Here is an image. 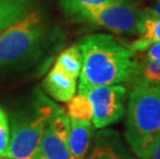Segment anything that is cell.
Returning a JSON list of instances; mask_svg holds the SVG:
<instances>
[{"label": "cell", "instance_id": "obj_1", "mask_svg": "<svg viewBox=\"0 0 160 159\" xmlns=\"http://www.w3.org/2000/svg\"><path fill=\"white\" fill-rule=\"evenodd\" d=\"M78 46L83 56L79 92L91 87L120 85L134 81L139 63L134 59L131 49L113 35H87Z\"/></svg>", "mask_w": 160, "mask_h": 159}, {"label": "cell", "instance_id": "obj_2", "mask_svg": "<svg viewBox=\"0 0 160 159\" xmlns=\"http://www.w3.org/2000/svg\"><path fill=\"white\" fill-rule=\"evenodd\" d=\"M160 137V84H138L130 92L124 137L138 158L146 159Z\"/></svg>", "mask_w": 160, "mask_h": 159}, {"label": "cell", "instance_id": "obj_3", "mask_svg": "<svg viewBox=\"0 0 160 159\" xmlns=\"http://www.w3.org/2000/svg\"><path fill=\"white\" fill-rule=\"evenodd\" d=\"M57 104L37 91L33 102L11 117V144L8 158L35 159L43 131Z\"/></svg>", "mask_w": 160, "mask_h": 159}, {"label": "cell", "instance_id": "obj_4", "mask_svg": "<svg viewBox=\"0 0 160 159\" xmlns=\"http://www.w3.org/2000/svg\"><path fill=\"white\" fill-rule=\"evenodd\" d=\"M47 29L42 16L29 12L0 34V70L23 63L45 40Z\"/></svg>", "mask_w": 160, "mask_h": 159}, {"label": "cell", "instance_id": "obj_5", "mask_svg": "<svg viewBox=\"0 0 160 159\" xmlns=\"http://www.w3.org/2000/svg\"><path fill=\"white\" fill-rule=\"evenodd\" d=\"M144 11L126 0L108 3L73 13L76 18L93 25L103 27L119 34L133 35L138 33V25Z\"/></svg>", "mask_w": 160, "mask_h": 159}, {"label": "cell", "instance_id": "obj_6", "mask_svg": "<svg viewBox=\"0 0 160 159\" xmlns=\"http://www.w3.org/2000/svg\"><path fill=\"white\" fill-rule=\"evenodd\" d=\"M86 95L92 106L94 128H104L118 122L125 113L126 88L122 85L91 87L79 92Z\"/></svg>", "mask_w": 160, "mask_h": 159}, {"label": "cell", "instance_id": "obj_7", "mask_svg": "<svg viewBox=\"0 0 160 159\" xmlns=\"http://www.w3.org/2000/svg\"><path fill=\"white\" fill-rule=\"evenodd\" d=\"M69 117L57 106L43 131L35 159H69Z\"/></svg>", "mask_w": 160, "mask_h": 159}, {"label": "cell", "instance_id": "obj_8", "mask_svg": "<svg viewBox=\"0 0 160 159\" xmlns=\"http://www.w3.org/2000/svg\"><path fill=\"white\" fill-rule=\"evenodd\" d=\"M92 140L85 159H137L116 130H100Z\"/></svg>", "mask_w": 160, "mask_h": 159}, {"label": "cell", "instance_id": "obj_9", "mask_svg": "<svg viewBox=\"0 0 160 159\" xmlns=\"http://www.w3.org/2000/svg\"><path fill=\"white\" fill-rule=\"evenodd\" d=\"M94 135V126L91 121L69 119L68 152L69 159H85Z\"/></svg>", "mask_w": 160, "mask_h": 159}, {"label": "cell", "instance_id": "obj_10", "mask_svg": "<svg viewBox=\"0 0 160 159\" xmlns=\"http://www.w3.org/2000/svg\"><path fill=\"white\" fill-rule=\"evenodd\" d=\"M42 87L49 95L60 102H67L76 95L77 79L54 66L43 80Z\"/></svg>", "mask_w": 160, "mask_h": 159}, {"label": "cell", "instance_id": "obj_11", "mask_svg": "<svg viewBox=\"0 0 160 159\" xmlns=\"http://www.w3.org/2000/svg\"><path fill=\"white\" fill-rule=\"evenodd\" d=\"M138 34L139 37L129 47L133 53L146 51L152 43L160 42V18L149 16L144 11Z\"/></svg>", "mask_w": 160, "mask_h": 159}, {"label": "cell", "instance_id": "obj_12", "mask_svg": "<svg viewBox=\"0 0 160 159\" xmlns=\"http://www.w3.org/2000/svg\"><path fill=\"white\" fill-rule=\"evenodd\" d=\"M31 8V0H0V34L25 17Z\"/></svg>", "mask_w": 160, "mask_h": 159}, {"label": "cell", "instance_id": "obj_13", "mask_svg": "<svg viewBox=\"0 0 160 159\" xmlns=\"http://www.w3.org/2000/svg\"><path fill=\"white\" fill-rule=\"evenodd\" d=\"M61 72L66 73L73 79L80 77L82 66H83V56L78 45L71 46L59 54L55 65Z\"/></svg>", "mask_w": 160, "mask_h": 159}, {"label": "cell", "instance_id": "obj_14", "mask_svg": "<svg viewBox=\"0 0 160 159\" xmlns=\"http://www.w3.org/2000/svg\"><path fill=\"white\" fill-rule=\"evenodd\" d=\"M66 103V114L69 119L92 122V115H93L92 106L86 95L79 93Z\"/></svg>", "mask_w": 160, "mask_h": 159}, {"label": "cell", "instance_id": "obj_15", "mask_svg": "<svg viewBox=\"0 0 160 159\" xmlns=\"http://www.w3.org/2000/svg\"><path fill=\"white\" fill-rule=\"evenodd\" d=\"M134 85L138 84H160V61H145L139 64V68L134 79Z\"/></svg>", "mask_w": 160, "mask_h": 159}, {"label": "cell", "instance_id": "obj_16", "mask_svg": "<svg viewBox=\"0 0 160 159\" xmlns=\"http://www.w3.org/2000/svg\"><path fill=\"white\" fill-rule=\"evenodd\" d=\"M11 144V125L6 111L0 106V157H8Z\"/></svg>", "mask_w": 160, "mask_h": 159}, {"label": "cell", "instance_id": "obj_17", "mask_svg": "<svg viewBox=\"0 0 160 159\" xmlns=\"http://www.w3.org/2000/svg\"><path fill=\"white\" fill-rule=\"evenodd\" d=\"M117 1L120 0H60V3L64 11L72 16L81 9L96 7V6Z\"/></svg>", "mask_w": 160, "mask_h": 159}, {"label": "cell", "instance_id": "obj_18", "mask_svg": "<svg viewBox=\"0 0 160 159\" xmlns=\"http://www.w3.org/2000/svg\"><path fill=\"white\" fill-rule=\"evenodd\" d=\"M145 61H160V42L152 43L146 50Z\"/></svg>", "mask_w": 160, "mask_h": 159}, {"label": "cell", "instance_id": "obj_19", "mask_svg": "<svg viewBox=\"0 0 160 159\" xmlns=\"http://www.w3.org/2000/svg\"><path fill=\"white\" fill-rule=\"evenodd\" d=\"M146 159H160V137L156 140L149 156Z\"/></svg>", "mask_w": 160, "mask_h": 159}, {"label": "cell", "instance_id": "obj_20", "mask_svg": "<svg viewBox=\"0 0 160 159\" xmlns=\"http://www.w3.org/2000/svg\"><path fill=\"white\" fill-rule=\"evenodd\" d=\"M146 13H148L149 16L155 17V18H160V1L158 3H156L154 6L152 7L147 8L145 11Z\"/></svg>", "mask_w": 160, "mask_h": 159}, {"label": "cell", "instance_id": "obj_21", "mask_svg": "<svg viewBox=\"0 0 160 159\" xmlns=\"http://www.w3.org/2000/svg\"><path fill=\"white\" fill-rule=\"evenodd\" d=\"M0 159H12V158H8V157H0Z\"/></svg>", "mask_w": 160, "mask_h": 159}, {"label": "cell", "instance_id": "obj_22", "mask_svg": "<svg viewBox=\"0 0 160 159\" xmlns=\"http://www.w3.org/2000/svg\"><path fill=\"white\" fill-rule=\"evenodd\" d=\"M158 1H160V0H158Z\"/></svg>", "mask_w": 160, "mask_h": 159}]
</instances>
